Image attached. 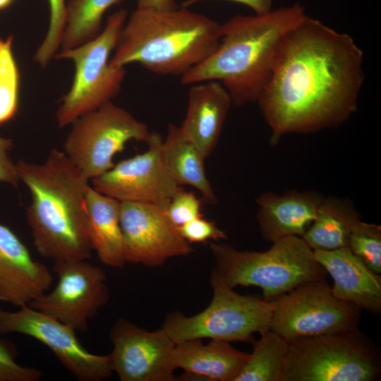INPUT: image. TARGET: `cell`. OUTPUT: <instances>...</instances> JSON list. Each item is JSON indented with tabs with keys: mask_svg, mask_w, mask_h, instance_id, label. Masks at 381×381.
I'll list each match as a JSON object with an SVG mask.
<instances>
[{
	"mask_svg": "<svg viewBox=\"0 0 381 381\" xmlns=\"http://www.w3.org/2000/svg\"><path fill=\"white\" fill-rule=\"evenodd\" d=\"M364 54L348 34L308 16L282 40L256 102L276 145L286 135L337 127L353 114Z\"/></svg>",
	"mask_w": 381,
	"mask_h": 381,
	"instance_id": "obj_1",
	"label": "cell"
},
{
	"mask_svg": "<svg viewBox=\"0 0 381 381\" xmlns=\"http://www.w3.org/2000/svg\"><path fill=\"white\" fill-rule=\"evenodd\" d=\"M16 164L30 193L26 217L38 253L54 262L89 260L92 249L85 194L90 180L57 149L42 163Z\"/></svg>",
	"mask_w": 381,
	"mask_h": 381,
	"instance_id": "obj_2",
	"label": "cell"
},
{
	"mask_svg": "<svg viewBox=\"0 0 381 381\" xmlns=\"http://www.w3.org/2000/svg\"><path fill=\"white\" fill-rule=\"evenodd\" d=\"M308 16L299 4L267 13L237 15L219 25V44L205 60L181 76L183 85L215 80L233 105L256 102L271 72L283 37Z\"/></svg>",
	"mask_w": 381,
	"mask_h": 381,
	"instance_id": "obj_3",
	"label": "cell"
},
{
	"mask_svg": "<svg viewBox=\"0 0 381 381\" xmlns=\"http://www.w3.org/2000/svg\"><path fill=\"white\" fill-rule=\"evenodd\" d=\"M219 25L187 8H138L126 21L109 64L137 63L159 75H183L209 57L219 44Z\"/></svg>",
	"mask_w": 381,
	"mask_h": 381,
	"instance_id": "obj_4",
	"label": "cell"
},
{
	"mask_svg": "<svg viewBox=\"0 0 381 381\" xmlns=\"http://www.w3.org/2000/svg\"><path fill=\"white\" fill-rule=\"evenodd\" d=\"M213 270L229 286H255L262 298L272 301L305 283L325 279L327 272L301 237L288 236L264 252L238 250L226 243H212Z\"/></svg>",
	"mask_w": 381,
	"mask_h": 381,
	"instance_id": "obj_5",
	"label": "cell"
},
{
	"mask_svg": "<svg viewBox=\"0 0 381 381\" xmlns=\"http://www.w3.org/2000/svg\"><path fill=\"white\" fill-rule=\"evenodd\" d=\"M380 355L358 329L289 341L282 381H374Z\"/></svg>",
	"mask_w": 381,
	"mask_h": 381,
	"instance_id": "obj_6",
	"label": "cell"
},
{
	"mask_svg": "<svg viewBox=\"0 0 381 381\" xmlns=\"http://www.w3.org/2000/svg\"><path fill=\"white\" fill-rule=\"evenodd\" d=\"M127 16L126 9L115 11L95 38L56 53V59L71 60L75 67L72 85L56 110L59 128L71 125L80 116L111 101L120 91L125 69L111 66L109 61Z\"/></svg>",
	"mask_w": 381,
	"mask_h": 381,
	"instance_id": "obj_7",
	"label": "cell"
},
{
	"mask_svg": "<svg viewBox=\"0 0 381 381\" xmlns=\"http://www.w3.org/2000/svg\"><path fill=\"white\" fill-rule=\"evenodd\" d=\"M210 282L212 298L205 309L190 317L179 311L166 316L162 329L176 344L202 339L252 343L253 334L270 329L272 301L236 293L214 270Z\"/></svg>",
	"mask_w": 381,
	"mask_h": 381,
	"instance_id": "obj_8",
	"label": "cell"
},
{
	"mask_svg": "<svg viewBox=\"0 0 381 381\" xmlns=\"http://www.w3.org/2000/svg\"><path fill=\"white\" fill-rule=\"evenodd\" d=\"M63 152L90 181L114 165L131 140L147 143L151 132L125 109L109 101L75 120Z\"/></svg>",
	"mask_w": 381,
	"mask_h": 381,
	"instance_id": "obj_9",
	"label": "cell"
},
{
	"mask_svg": "<svg viewBox=\"0 0 381 381\" xmlns=\"http://www.w3.org/2000/svg\"><path fill=\"white\" fill-rule=\"evenodd\" d=\"M272 301L270 329L289 341L358 329L362 310L336 298L325 279L301 284Z\"/></svg>",
	"mask_w": 381,
	"mask_h": 381,
	"instance_id": "obj_10",
	"label": "cell"
},
{
	"mask_svg": "<svg viewBox=\"0 0 381 381\" xmlns=\"http://www.w3.org/2000/svg\"><path fill=\"white\" fill-rule=\"evenodd\" d=\"M68 325L28 305L16 311L0 309V334H24L47 346L77 380L101 381L113 372L109 355L92 353Z\"/></svg>",
	"mask_w": 381,
	"mask_h": 381,
	"instance_id": "obj_11",
	"label": "cell"
},
{
	"mask_svg": "<svg viewBox=\"0 0 381 381\" xmlns=\"http://www.w3.org/2000/svg\"><path fill=\"white\" fill-rule=\"evenodd\" d=\"M55 288L28 305L68 325L87 331L88 322L109 301L104 270L87 260H61L53 265Z\"/></svg>",
	"mask_w": 381,
	"mask_h": 381,
	"instance_id": "obj_12",
	"label": "cell"
},
{
	"mask_svg": "<svg viewBox=\"0 0 381 381\" xmlns=\"http://www.w3.org/2000/svg\"><path fill=\"white\" fill-rule=\"evenodd\" d=\"M162 142L159 133L152 131L145 152L114 164L91 179L92 186L121 202L148 203L165 210L181 186L164 167Z\"/></svg>",
	"mask_w": 381,
	"mask_h": 381,
	"instance_id": "obj_13",
	"label": "cell"
},
{
	"mask_svg": "<svg viewBox=\"0 0 381 381\" xmlns=\"http://www.w3.org/2000/svg\"><path fill=\"white\" fill-rule=\"evenodd\" d=\"M120 223L126 262L156 267L193 252L165 210L157 205L121 202Z\"/></svg>",
	"mask_w": 381,
	"mask_h": 381,
	"instance_id": "obj_14",
	"label": "cell"
},
{
	"mask_svg": "<svg viewBox=\"0 0 381 381\" xmlns=\"http://www.w3.org/2000/svg\"><path fill=\"white\" fill-rule=\"evenodd\" d=\"M110 338L111 365L121 381H172V355L176 343L162 329L150 332L119 319Z\"/></svg>",
	"mask_w": 381,
	"mask_h": 381,
	"instance_id": "obj_15",
	"label": "cell"
},
{
	"mask_svg": "<svg viewBox=\"0 0 381 381\" xmlns=\"http://www.w3.org/2000/svg\"><path fill=\"white\" fill-rule=\"evenodd\" d=\"M53 282L49 268L35 260L8 226L0 224V303L17 308L47 292Z\"/></svg>",
	"mask_w": 381,
	"mask_h": 381,
	"instance_id": "obj_16",
	"label": "cell"
},
{
	"mask_svg": "<svg viewBox=\"0 0 381 381\" xmlns=\"http://www.w3.org/2000/svg\"><path fill=\"white\" fill-rule=\"evenodd\" d=\"M324 199L313 190L261 194L256 200L257 222L263 238L274 243L288 236L302 237L316 218Z\"/></svg>",
	"mask_w": 381,
	"mask_h": 381,
	"instance_id": "obj_17",
	"label": "cell"
},
{
	"mask_svg": "<svg viewBox=\"0 0 381 381\" xmlns=\"http://www.w3.org/2000/svg\"><path fill=\"white\" fill-rule=\"evenodd\" d=\"M334 281L333 295L372 314L381 311V276L371 271L349 247L313 250Z\"/></svg>",
	"mask_w": 381,
	"mask_h": 381,
	"instance_id": "obj_18",
	"label": "cell"
},
{
	"mask_svg": "<svg viewBox=\"0 0 381 381\" xmlns=\"http://www.w3.org/2000/svg\"><path fill=\"white\" fill-rule=\"evenodd\" d=\"M192 85L188 93L186 114L180 128L207 158L217 145L233 104L220 82L207 80Z\"/></svg>",
	"mask_w": 381,
	"mask_h": 381,
	"instance_id": "obj_19",
	"label": "cell"
},
{
	"mask_svg": "<svg viewBox=\"0 0 381 381\" xmlns=\"http://www.w3.org/2000/svg\"><path fill=\"white\" fill-rule=\"evenodd\" d=\"M248 356L226 341L211 339L203 344L201 339H191L175 344L172 361L175 369L185 371L182 380L234 381Z\"/></svg>",
	"mask_w": 381,
	"mask_h": 381,
	"instance_id": "obj_20",
	"label": "cell"
},
{
	"mask_svg": "<svg viewBox=\"0 0 381 381\" xmlns=\"http://www.w3.org/2000/svg\"><path fill=\"white\" fill-rule=\"evenodd\" d=\"M85 207L92 250L105 265L123 268L126 262L120 223L121 201L90 186L85 194Z\"/></svg>",
	"mask_w": 381,
	"mask_h": 381,
	"instance_id": "obj_21",
	"label": "cell"
},
{
	"mask_svg": "<svg viewBox=\"0 0 381 381\" xmlns=\"http://www.w3.org/2000/svg\"><path fill=\"white\" fill-rule=\"evenodd\" d=\"M161 155L170 176L179 185L197 189L210 203L217 201L204 166L205 159L195 143L181 128L170 123L162 139Z\"/></svg>",
	"mask_w": 381,
	"mask_h": 381,
	"instance_id": "obj_22",
	"label": "cell"
},
{
	"mask_svg": "<svg viewBox=\"0 0 381 381\" xmlns=\"http://www.w3.org/2000/svg\"><path fill=\"white\" fill-rule=\"evenodd\" d=\"M352 209L338 199L325 198L316 218L301 238L313 250L349 247Z\"/></svg>",
	"mask_w": 381,
	"mask_h": 381,
	"instance_id": "obj_23",
	"label": "cell"
},
{
	"mask_svg": "<svg viewBox=\"0 0 381 381\" xmlns=\"http://www.w3.org/2000/svg\"><path fill=\"white\" fill-rule=\"evenodd\" d=\"M260 336L234 381H282L289 341L271 329Z\"/></svg>",
	"mask_w": 381,
	"mask_h": 381,
	"instance_id": "obj_24",
	"label": "cell"
},
{
	"mask_svg": "<svg viewBox=\"0 0 381 381\" xmlns=\"http://www.w3.org/2000/svg\"><path fill=\"white\" fill-rule=\"evenodd\" d=\"M126 0H68L61 50L76 47L102 31L103 16L112 6Z\"/></svg>",
	"mask_w": 381,
	"mask_h": 381,
	"instance_id": "obj_25",
	"label": "cell"
},
{
	"mask_svg": "<svg viewBox=\"0 0 381 381\" xmlns=\"http://www.w3.org/2000/svg\"><path fill=\"white\" fill-rule=\"evenodd\" d=\"M13 39L0 40V125L12 120L19 106L20 75L12 50Z\"/></svg>",
	"mask_w": 381,
	"mask_h": 381,
	"instance_id": "obj_26",
	"label": "cell"
},
{
	"mask_svg": "<svg viewBox=\"0 0 381 381\" xmlns=\"http://www.w3.org/2000/svg\"><path fill=\"white\" fill-rule=\"evenodd\" d=\"M349 248L371 271L381 273V226L361 220L353 209L349 215Z\"/></svg>",
	"mask_w": 381,
	"mask_h": 381,
	"instance_id": "obj_27",
	"label": "cell"
},
{
	"mask_svg": "<svg viewBox=\"0 0 381 381\" xmlns=\"http://www.w3.org/2000/svg\"><path fill=\"white\" fill-rule=\"evenodd\" d=\"M49 20L47 34L37 48L34 60L42 67L47 66L61 47L66 23V0H46Z\"/></svg>",
	"mask_w": 381,
	"mask_h": 381,
	"instance_id": "obj_28",
	"label": "cell"
},
{
	"mask_svg": "<svg viewBox=\"0 0 381 381\" xmlns=\"http://www.w3.org/2000/svg\"><path fill=\"white\" fill-rule=\"evenodd\" d=\"M16 357L13 344L0 340V381H38L42 378L40 370L20 365Z\"/></svg>",
	"mask_w": 381,
	"mask_h": 381,
	"instance_id": "obj_29",
	"label": "cell"
},
{
	"mask_svg": "<svg viewBox=\"0 0 381 381\" xmlns=\"http://www.w3.org/2000/svg\"><path fill=\"white\" fill-rule=\"evenodd\" d=\"M171 222L178 228L200 217L202 201L193 193L179 188L165 209Z\"/></svg>",
	"mask_w": 381,
	"mask_h": 381,
	"instance_id": "obj_30",
	"label": "cell"
},
{
	"mask_svg": "<svg viewBox=\"0 0 381 381\" xmlns=\"http://www.w3.org/2000/svg\"><path fill=\"white\" fill-rule=\"evenodd\" d=\"M181 236L188 243H204L208 240H226L228 238L224 231L214 222L202 217L194 219L179 227Z\"/></svg>",
	"mask_w": 381,
	"mask_h": 381,
	"instance_id": "obj_31",
	"label": "cell"
},
{
	"mask_svg": "<svg viewBox=\"0 0 381 381\" xmlns=\"http://www.w3.org/2000/svg\"><path fill=\"white\" fill-rule=\"evenodd\" d=\"M13 147V140L0 137V182L17 187L20 181L16 164L13 162L8 152Z\"/></svg>",
	"mask_w": 381,
	"mask_h": 381,
	"instance_id": "obj_32",
	"label": "cell"
},
{
	"mask_svg": "<svg viewBox=\"0 0 381 381\" xmlns=\"http://www.w3.org/2000/svg\"><path fill=\"white\" fill-rule=\"evenodd\" d=\"M205 0H185L181 3L182 8H188ZM243 4L251 8L256 15H262L272 11L273 0H228Z\"/></svg>",
	"mask_w": 381,
	"mask_h": 381,
	"instance_id": "obj_33",
	"label": "cell"
},
{
	"mask_svg": "<svg viewBox=\"0 0 381 381\" xmlns=\"http://www.w3.org/2000/svg\"><path fill=\"white\" fill-rule=\"evenodd\" d=\"M138 8L156 10H172L177 8L176 0H136Z\"/></svg>",
	"mask_w": 381,
	"mask_h": 381,
	"instance_id": "obj_34",
	"label": "cell"
},
{
	"mask_svg": "<svg viewBox=\"0 0 381 381\" xmlns=\"http://www.w3.org/2000/svg\"><path fill=\"white\" fill-rule=\"evenodd\" d=\"M14 1L15 0H0V11L9 8Z\"/></svg>",
	"mask_w": 381,
	"mask_h": 381,
	"instance_id": "obj_35",
	"label": "cell"
},
{
	"mask_svg": "<svg viewBox=\"0 0 381 381\" xmlns=\"http://www.w3.org/2000/svg\"><path fill=\"white\" fill-rule=\"evenodd\" d=\"M1 39V38H0Z\"/></svg>",
	"mask_w": 381,
	"mask_h": 381,
	"instance_id": "obj_36",
	"label": "cell"
}]
</instances>
